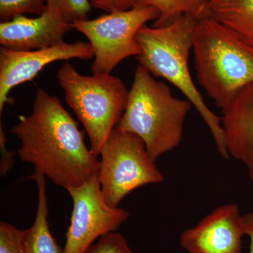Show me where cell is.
I'll return each instance as SVG.
<instances>
[{
  "instance_id": "cell-22",
  "label": "cell",
  "mask_w": 253,
  "mask_h": 253,
  "mask_svg": "<svg viewBox=\"0 0 253 253\" xmlns=\"http://www.w3.org/2000/svg\"><path fill=\"white\" fill-rule=\"evenodd\" d=\"M244 221L246 234L250 241L249 253H253V212L244 214Z\"/></svg>"
},
{
  "instance_id": "cell-16",
  "label": "cell",
  "mask_w": 253,
  "mask_h": 253,
  "mask_svg": "<svg viewBox=\"0 0 253 253\" xmlns=\"http://www.w3.org/2000/svg\"><path fill=\"white\" fill-rule=\"evenodd\" d=\"M46 9L71 24L88 19L91 6L89 0H45Z\"/></svg>"
},
{
  "instance_id": "cell-9",
  "label": "cell",
  "mask_w": 253,
  "mask_h": 253,
  "mask_svg": "<svg viewBox=\"0 0 253 253\" xmlns=\"http://www.w3.org/2000/svg\"><path fill=\"white\" fill-rule=\"evenodd\" d=\"M94 51L90 43L77 41L44 49L20 51L0 48V113L11 102L10 91L15 86L31 81L50 63L73 59H90Z\"/></svg>"
},
{
  "instance_id": "cell-18",
  "label": "cell",
  "mask_w": 253,
  "mask_h": 253,
  "mask_svg": "<svg viewBox=\"0 0 253 253\" xmlns=\"http://www.w3.org/2000/svg\"><path fill=\"white\" fill-rule=\"evenodd\" d=\"M0 253H27L23 231L9 223H0Z\"/></svg>"
},
{
  "instance_id": "cell-7",
  "label": "cell",
  "mask_w": 253,
  "mask_h": 253,
  "mask_svg": "<svg viewBox=\"0 0 253 253\" xmlns=\"http://www.w3.org/2000/svg\"><path fill=\"white\" fill-rule=\"evenodd\" d=\"M158 18L159 12L155 8L135 6L73 23V29L84 35L92 47L93 74L111 73L123 60L139 56L141 47L136 41L138 32Z\"/></svg>"
},
{
  "instance_id": "cell-11",
  "label": "cell",
  "mask_w": 253,
  "mask_h": 253,
  "mask_svg": "<svg viewBox=\"0 0 253 253\" xmlns=\"http://www.w3.org/2000/svg\"><path fill=\"white\" fill-rule=\"evenodd\" d=\"M73 25L46 9L37 17L16 16L0 23V44L8 49L29 51L59 44Z\"/></svg>"
},
{
  "instance_id": "cell-17",
  "label": "cell",
  "mask_w": 253,
  "mask_h": 253,
  "mask_svg": "<svg viewBox=\"0 0 253 253\" xmlns=\"http://www.w3.org/2000/svg\"><path fill=\"white\" fill-rule=\"evenodd\" d=\"M45 10V0H0V21L5 22L28 14L39 16Z\"/></svg>"
},
{
  "instance_id": "cell-19",
  "label": "cell",
  "mask_w": 253,
  "mask_h": 253,
  "mask_svg": "<svg viewBox=\"0 0 253 253\" xmlns=\"http://www.w3.org/2000/svg\"><path fill=\"white\" fill-rule=\"evenodd\" d=\"M85 253H134L124 236L113 231L90 246Z\"/></svg>"
},
{
  "instance_id": "cell-6",
  "label": "cell",
  "mask_w": 253,
  "mask_h": 253,
  "mask_svg": "<svg viewBox=\"0 0 253 253\" xmlns=\"http://www.w3.org/2000/svg\"><path fill=\"white\" fill-rule=\"evenodd\" d=\"M98 177L106 202L118 208L134 190L164 181L144 141L132 133L115 128L100 151Z\"/></svg>"
},
{
  "instance_id": "cell-13",
  "label": "cell",
  "mask_w": 253,
  "mask_h": 253,
  "mask_svg": "<svg viewBox=\"0 0 253 253\" xmlns=\"http://www.w3.org/2000/svg\"><path fill=\"white\" fill-rule=\"evenodd\" d=\"M38 188V210L34 223L23 230L25 247L27 253H62L50 231L49 204L46 195V176L35 170L31 176Z\"/></svg>"
},
{
  "instance_id": "cell-15",
  "label": "cell",
  "mask_w": 253,
  "mask_h": 253,
  "mask_svg": "<svg viewBox=\"0 0 253 253\" xmlns=\"http://www.w3.org/2000/svg\"><path fill=\"white\" fill-rule=\"evenodd\" d=\"M209 0H139L136 6H151L157 9L159 18L154 27L168 26L181 16L200 20L207 16Z\"/></svg>"
},
{
  "instance_id": "cell-5",
  "label": "cell",
  "mask_w": 253,
  "mask_h": 253,
  "mask_svg": "<svg viewBox=\"0 0 253 253\" xmlns=\"http://www.w3.org/2000/svg\"><path fill=\"white\" fill-rule=\"evenodd\" d=\"M57 78L66 103L87 134L89 149L99 157L126 111L129 90L111 73L84 76L69 62L60 68Z\"/></svg>"
},
{
  "instance_id": "cell-2",
  "label": "cell",
  "mask_w": 253,
  "mask_h": 253,
  "mask_svg": "<svg viewBox=\"0 0 253 253\" xmlns=\"http://www.w3.org/2000/svg\"><path fill=\"white\" fill-rule=\"evenodd\" d=\"M198 21L184 16L163 27L143 26L136 35L141 53L136 58L139 65L151 74L167 80L186 96L207 125L218 152L227 159L230 156L226 149L221 119L208 108L189 71L193 34Z\"/></svg>"
},
{
  "instance_id": "cell-21",
  "label": "cell",
  "mask_w": 253,
  "mask_h": 253,
  "mask_svg": "<svg viewBox=\"0 0 253 253\" xmlns=\"http://www.w3.org/2000/svg\"><path fill=\"white\" fill-rule=\"evenodd\" d=\"M6 138L2 125H0V149H1V162H0V174L1 176L6 175L12 169L15 162L16 153L8 151L6 148Z\"/></svg>"
},
{
  "instance_id": "cell-1",
  "label": "cell",
  "mask_w": 253,
  "mask_h": 253,
  "mask_svg": "<svg viewBox=\"0 0 253 253\" xmlns=\"http://www.w3.org/2000/svg\"><path fill=\"white\" fill-rule=\"evenodd\" d=\"M21 143L18 155L63 189L76 187L99 172V161L86 146L84 131L56 96L36 91L33 111L11 129Z\"/></svg>"
},
{
  "instance_id": "cell-8",
  "label": "cell",
  "mask_w": 253,
  "mask_h": 253,
  "mask_svg": "<svg viewBox=\"0 0 253 253\" xmlns=\"http://www.w3.org/2000/svg\"><path fill=\"white\" fill-rule=\"evenodd\" d=\"M66 191L72 198L73 208L62 253H85L96 240L117 230L129 217L126 210L106 202L98 173Z\"/></svg>"
},
{
  "instance_id": "cell-3",
  "label": "cell",
  "mask_w": 253,
  "mask_h": 253,
  "mask_svg": "<svg viewBox=\"0 0 253 253\" xmlns=\"http://www.w3.org/2000/svg\"><path fill=\"white\" fill-rule=\"evenodd\" d=\"M193 105L173 96L166 83L138 65L127 104L116 128L136 134L154 161L182 141L186 116Z\"/></svg>"
},
{
  "instance_id": "cell-12",
  "label": "cell",
  "mask_w": 253,
  "mask_h": 253,
  "mask_svg": "<svg viewBox=\"0 0 253 253\" xmlns=\"http://www.w3.org/2000/svg\"><path fill=\"white\" fill-rule=\"evenodd\" d=\"M221 111L229 156L246 166L253 181V83L241 89Z\"/></svg>"
},
{
  "instance_id": "cell-4",
  "label": "cell",
  "mask_w": 253,
  "mask_h": 253,
  "mask_svg": "<svg viewBox=\"0 0 253 253\" xmlns=\"http://www.w3.org/2000/svg\"><path fill=\"white\" fill-rule=\"evenodd\" d=\"M192 51L198 81L219 109L253 83V46L214 18L198 21Z\"/></svg>"
},
{
  "instance_id": "cell-20",
  "label": "cell",
  "mask_w": 253,
  "mask_h": 253,
  "mask_svg": "<svg viewBox=\"0 0 253 253\" xmlns=\"http://www.w3.org/2000/svg\"><path fill=\"white\" fill-rule=\"evenodd\" d=\"M91 7L106 13L126 11L137 6L139 0H89Z\"/></svg>"
},
{
  "instance_id": "cell-14",
  "label": "cell",
  "mask_w": 253,
  "mask_h": 253,
  "mask_svg": "<svg viewBox=\"0 0 253 253\" xmlns=\"http://www.w3.org/2000/svg\"><path fill=\"white\" fill-rule=\"evenodd\" d=\"M207 16L229 28L253 46V0H209Z\"/></svg>"
},
{
  "instance_id": "cell-10",
  "label": "cell",
  "mask_w": 253,
  "mask_h": 253,
  "mask_svg": "<svg viewBox=\"0 0 253 253\" xmlns=\"http://www.w3.org/2000/svg\"><path fill=\"white\" fill-rule=\"evenodd\" d=\"M244 214L235 204L219 206L183 231L180 244L189 253H243Z\"/></svg>"
}]
</instances>
